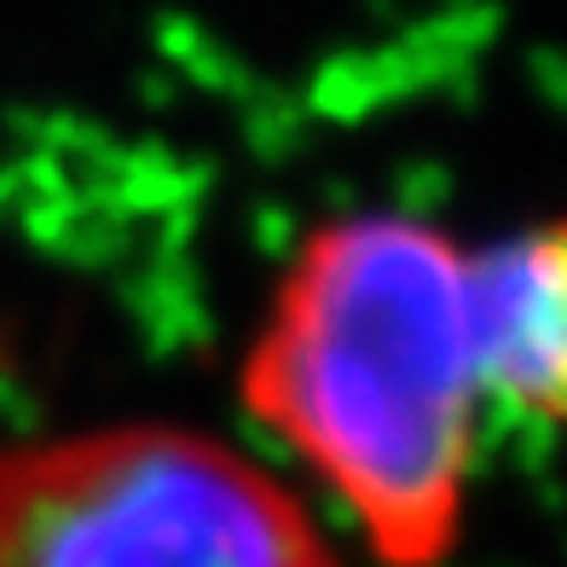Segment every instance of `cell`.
Listing matches in <instances>:
<instances>
[{"mask_svg":"<svg viewBox=\"0 0 567 567\" xmlns=\"http://www.w3.org/2000/svg\"><path fill=\"white\" fill-rule=\"evenodd\" d=\"M244 423L353 538L359 567H452L486 457L475 244L417 209L296 231L231 365Z\"/></svg>","mask_w":567,"mask_h":567,"instance_id":"1","label":"cell"},{"mask_svg":"<svg viewBox=\"0 0 567 567\" xmlns=\"http://www.w3.org/2000/svg\"><path fill=\"white\" fill-rule=\"evenodd\" d=\"M0 567H359L337 522L244 441L99 417L0 441Z\"/></svg>","mask_w":567,"mask_h":567,"instance_id":"2","label":"cell"},{"mask_svg":"<svg viewBox=\"0 0 567 567\" xmlns=\"http://www.w3.org/2000/svg\"><path fill=\"white\" fill-rule=\"evenodd\" d=\"M475 307L493 405L567 434V209L475 244Z\"/></svg>","mask_w":567,"mask_h":567,"instance_id":"3","label":"cell"}]
</instances>
